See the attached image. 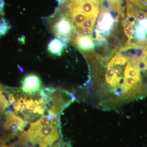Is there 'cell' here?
I'll list each match as a JSON object with an SVG mask.
<instances>
[{
    "instance_id": "cell-1",
    "label": "cell",
    "mask_w": 147,
    "mask_h": 147,
    "mask_svg": "<svg viewBox=\"0 0 147 147\" xmlns=\"http://www.w3.org/2000/svg\"><path fill=\"white\" fill-rule=\"evenodd\" d=\"M60 125L40 126L31 123L26 131H22L25 140L36 147H52L62 139Z\"/></svg>"
},
{
    "instance_id": "cell-2",
    "label": "cell",
    "mask_w": 147,
    "mask_h": 147,
    "mask_svg": "<svg viewBox=\"0 0 147 147\" xmlns=\"http://www.w3.org/2000/svg\"><path fill=\"white\" fill-rule=\"evenodd\" d=\"M75 100V96L69 92L63 89L54 88L51 94V100L49 102H51L52 105L47 110L48 115L59 120L63 110Z\"/></svg>"
},
{
    "instance_id": "cell-3",
    "label": "cell",
    "mask_w": 147,
    "mask_h": 147,
    "mask_svg": "<svg viewBox=\"0 0 147 147\" xmlns=\"http://www.w3.org/2000/svg\"><path fill=\"white\" fill-rule=\"evenodd\" d=\"M51 19L50 29L52 34L59 39L68 40L72 32L70 21L63 16L59 17L55 13Z\"/></svg>"
},
{
    "instance_id": "cell-4",
    "label": "cell",
    "mask_w": 147,
    "mask_h": 147,
    "mask_svg": "<svg viewBox=\"0 0 147 147\" xmlns=\"http://www.w3.org/2000/svg\"><path fill=\"white\" fill-rule=\"evenodd\" d=\"M5 118L3 128L17 135L19 132L24 131L28 123L27 121L20 117L12 111L6 112Z\"/></svg>"
},
{
    "instance_id": "cell-5",
    "label": "cell",
    "mask_w": 147,
    "mask_h": 147,
    "mask_svg": "<svg viewBox=\"0 0 147 147\" xmlns=\"http://www.w3.org/2000/svg\"><path fill=\"white\" fill-rule=\"evenodd\" d=\"M21 89L25 94L34 96L39 92L42 87V82L38 75L30 74L24 76L21 82Z\"/></svg>"
},
{
    "instance_id": "cell-6",
    "label": "cell",
    "mask_w": 147,
    "mask_h": 147,
    "mask_svg": "<svg viewBox=\"0 0 147 147\" xmlns=\"http://www.w3.org/2000/svg\"><path fill=\"white\" fill-rule=\"evenodd\" d=\"M65 44L62 40L55 38L51 40L47 45L48 52L53 55L60 56L64 49Z\"/></svg>"
},
{
    "instance_id": "cell-7",
    "label": "cell",
    "mask_w": 147,
    "mask_h": 147,
    "mask_svg": "<svg viewBox=\"0 0 147 147\" xmlns=\"http://www.w3.org/2000/svg\"><path fill=\"white\" fill-rule=\"evenodd\" d=\"M35 125L40 126H49L53 125H59V120L56 119L49 115H44L38 120L32 123Z\"/></svg>"
},
{
    "instance_id": "cell-8",
    "label": "cell",
    "mask_w": 147,
    "mask_h": 147,
    "mask_svg": "<svg viewBox=\"0 0 147 147\" xmlns=\"http://www.w3.org/2000/svg\"><path fill=\"white\" fill-rule=\"evenodd\" d=\"M75 43L79 48L83 50L91 49L94 46L91 39L88 36L78 37L75 40Z\"/></svg>"
},
{
    "instance_id": "cell-9",
    "label": "cell",
    "mask_w": 147,
    "mask_h": 147,
    "mask_svg": "<svg viewBox=\"0 0 147 147\" xmlns=\"http://www.w3.org/2000/svg\"><path fill=\"white\" fill-rule=\"evenodd\" d=\"M113 18L109 13H105L98 26V30L103 32L108 30L113 24Z\"/></svg>"
},
{
    "instance_id": "cell-10",
    "label": "cell",
    "mask_w": 147,
    "mask_h": 147,
    "mask_svg": "<svg viewBox=\"0 0 147 147\" xmlns=\"http://www.w3.org/2000/svg\"><path fill=\"white\" fill-rule=\"evenodd\" d=\"M128 61V59L122 55H118L116 56L111 59L107 65V67H110L112 66L119 65H124Z\"/></svg>"
},
{
    "instance_id": "cell-11",
    "label": "cell",
    "mask_w": 147,
    "mask_h": 147,
    "mask_svg": "<svg viewBox=\"0 0 147 147\" xmlns=\"http://www.w3.org/2000/svg\"><path fill=\"white\" fill-rule=\"evenodd\" d=\"M9 104L8 100L3 94V91L0 90V114L8 107Z\"/></svg>"
},
{
    "instance_id": "cell-12",
    "label": "cell",
    "mask_w": 147,
    "mask_h": 147,
    "mask_svg": "<svg viewBox=\"0 0 147 147\" xmlns=\"http://www.w3.org/2000/svg\"><path fill=\"white\" fill-rule=\"evenodd\" d=\"M17 134H14V133L9 132V133H6L4 134L2 137L0 138V147H3L5 146V144L6 142H8L12 138H14L16 137Z\"/></svg>"
},
{
    "instance_id": "cell-13",
    "label": "cell",
    "mask_w": 147,
    "mask_h": 147,
    "mask_svg": "<svg viewBox=\"0 0 147 147\" xmlns=\"http://www.w3.org/2000/svg\"><path fill=\"white\" fill-rule=\"evenodd\" d=\"M96 18V17H90L86 18L82 24L81 28H92Z\"/></svg>"
},
{
    "instance_id": "cell-14",
    "label": "cell",
    "mask_w": 147,
    "mask_h": 147,
    "mask_svg": "<svg viewBox=\"0 0 147 147\" xmlns=\"http://www.w3.org/2000/svg\"><path fill=\"white\" fill-rule=\"evenodd\" d=\"M10 26L8 23L5 21H3L1 24H0V36L4 35L8 32L10 28Z\"/></svg>"
},
{
    "instance_id": "cell-15",
    "label": "cell",
    "mask_w": 147,
    "mask_h": 147,
    "mask_svg": "<svg viewBox=\"0 0 147 147\" xmlns=\"http://www.w3.org/2000/svg\"><path fill=\"white\" fill-rule=\"evenodd\" d=\"M124 32L127 36L129 40H130L132 37L134 30L131 26L127 25L124 28Z\"/></svg>"
},
{
    "instance_id": "cell-16",
    "label": "cell",
    "mask_w": 147,
    "mask_h": 147,
    "mask_svg": "<svg viewBox=\"0 0 147 147\" xmlns=\"http://www.w3.org/2000/svg\"><path fill=\"white\" fill-rule=\"evenodd\" d=\"M81 32L83 36H89L91 34L92 28H82L81 29Z\"/></svg>"
},
{
    "instance_id": "cell-17",
    "label": "cell",
    "mask_w": 147,
    "mask_h": 147,
    "mask_svg": "<svg viewBox=\"0 0 147 147\" xmlns=\"http://www.w3.org/2000/svg\"><path fill=\"white\" fill-rule=\"evenodd\" d=\"M145 56L144 57L146 59V60L147 62V45H146V47H145Z\"/></svg>"
},
{
    "instance_id": "cell-18",
    "label": "cell",
    "mask_w": 147,
    "mask_h": 147,
    "mask_svg": "<svg viewBox=\"0 0 147 147\" xmlns=\"http://www.w3.org/2000/svg\"><path fill=\"white\" fill-rule=\"evenodd\" d=\"M1 85H0V89H1Z\"/></svg>"
}]
</instances>
